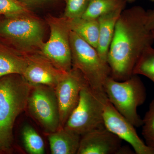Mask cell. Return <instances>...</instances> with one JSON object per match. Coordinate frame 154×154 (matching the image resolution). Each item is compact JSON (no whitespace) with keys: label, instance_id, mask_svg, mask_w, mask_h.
Masks as SVG:
<instances>
[{"label":"cell","instance_id":"1","mask_svg":"<svg viewBox=\"0 0 154 154\" xmlns=\"http://www.w3.org/2000/svg\"><path fill=\"white\" fill-rule=\"evenodd\" d=\"M146 15L142 7L134 6L123 10L117 20L107 57L110 76L116 81L132 76L139 58L153 43L152 31L147 28Z\"/></svg>","mask_w":154,"mask_h":154},{"label":"cell","instance_id":"2","mask_svg":"<svg viewBox=\"0 0 154 154\" xmlns=\"http://www.w3.org/2000/svg\"><path fill=\"white\" fill-rule=\"evenodd\" d=\"M31 88L22 75L0 77V142L5 151L13 143L14 123L27 107Z\"/></svg>","mask_w":154,"mask_h":154},{"label":"cell","instance_id":"3","mask_svg":"<svg viewBox=\"0 0 154 154\" xmlns=\"http://www.w3.org/2000/svg\"><path fill=\"white\" fill-rule=\"evenodd\" d=\"M44 22L33 13L0 19V41L26 55L39 52L44 43Z\"/></svg>","mask_w":154,"mask_h":154},{"label":"cell","instance_id":"4","mask_svg":"<svg viewBox=\"0 0 154 154\" xmlns=\"http://www.w3.org/2000/svg\"><path fill=\"white\" fill-rule=\"evenodd\" d=\"M103 88L107 99L122 115L135 127L142 125L143 119L138 114L137 109L145 102L146 92L137 75H133L123 81L109 77Z\"/></svg>","mask_w":154,"mask_h":154},{"label":"cell","instance_id":"5","mask_svg":"<svg viewBox=\"0 0 154 154\" xmlns=\"http://www.w3.org/2000/svg\"><path fill=\"white\" fill-rule=\"evenodd\" d=\"M70 42L72 68L82 72L94 91L105 92L104 84L111 74L108 64L102 60L96 48L72 31L70 34Z\"/></svg>","mask_w":154,"mask_h":154},{"label":"cell","instance_id":"6","mask_svg":"<svg viewBox=\"0 0 154 154\" xmlns=\"http://www.w3.org/2000/svg\"><path fill=\"white\" fill-rule=\"evenodd\" d=\"M105 92L94 91L87 84L80 94L79 103L63 128L80 135L105 127L103 119Z\"/></svg>","mask_w":154,"mask_h":154},{"label":"cell","instance_id":"7","mask_svg":"<svg viewBox=\"0 0 154 154\" xmlns=\"http://www.w3.org/2000/svg\"><path fill=\"white\" fill-rule=\"evenodd\" d=\"M45 20L49 26L50 36L48 40L42 44L40 52L57 68L67 72L72 69L70 42L71 30L68 19L48 15Z\"/></svg>","mask_w":154,"mask_h":154},{"label":"cell","instance_id":"8","mask_svg":"<svg viewBox=\"0 0 154 154\" xmlns=\"http://www.w3.org/2000/svg\"><path fill=\"white\" fill-rule=\"evenodd\" d=\"M28 98L29 112L47 134L60 128V116L54 88L43 85L31 86Z\"/></svg>","mask_w":154,"mask_h":154},{"label":"cell","instance_id":"9","mask_svg":"<svg viewBox=\"0 0 154 154\" xmlns=\"http://www.w3.org/2000/svg\"><path fill=\"white\" fill-rule=\"evenodd\" d=\"M87 84L88 83L82 72L72 68L54 88L59 109L60 128H63L76 107L81 91Z\"/></svg>","mask_w":154,"mask_h":154},{"label":"cell","instance_id":"10","mask_svg":"<svg viewBox=\"0 0 154 154\" xmlns=\"http://www.w3.org/2000/svg\"><path fill=\"white\" fill-rule=\"evenodd\" d=\"M103 119L105 128L128 143L136 154H154L153 149L141 139L135 127L116 109L107 97L104 103Z\"/></svg>","mask_w":154,"mask_h":154},{"label":"cell","instance_id":"11","mask_svg":"<svg viewBox=\"0 0 154 154\" xmlns=\"http://www.w3.org/2000/svg\"><path fill=\"white\" fill-rule=\"evenodd\" d=\"M25 56L27 64L22 75L31 86L43 85L54 88L67 73L54 66L40 51Z\"/></svg>","mask_w":154,"mask_h":154},{"label":"cell","instance_id":"12","mask_svg":"<svg viewBox=\"0 0 154 154\" xmlns=\"http://www.w3.org/2000/svg\"><path fill=\"white\" fill-rule=\"evenodd\" d=\"M122 141L105 127L95 129L81 136L77 154H130L122 146Z\"/></svg>","mask_w":154,"mask_h":154},{"label":"cell","instance_id":"13","mask_svg":"<svg viewBox=\"0 0 154 154\" xmlns=\"http://www.w3.org/2000/svg\"><path fill=\"white\" fill-rule=\"evenodd\" d=\"M124 9H119L98 19L99 36L96 50L102 60L107 63V57L117 20ZM108 64V63H107Z\"/></svg>","mask_w":154,"mask_h":154},{"label":"cell","instance_id":"14","mask_svg":"<svg viewBox=\"0 0 154 154\" xmlns=\"http://www.w3.org/2000/svg\"><path fill=\"white\" fill-rule=\"evenodd\" d=\"M47 135L51 154H77L81 138L80 135L63 128Z\"/></svg>","mask_w":154,"mask_h":154},{"label":"cell","instance_id":"15","mask_svg":"<svg viewBox=\"0 0 154 154\" xmlns=\"http://www.w3.org/2000/svg\"><path fill=\"white\" fill-rule=\"evenodd\" d=\"M26 64L25 55L0 41V77L12 74L22 75Z\"/></svg>","mask_w":154,"mask_h":154},{"label":"cell","instance_id":"16","mask_svg":"<svg viewBox=\"0 0 154 154\" xmlns=\"http://www.w3.org/2000/svg\"><path fill=\"white\" fill-rule=\"evenodd\" d=\"M68 20L71 30L96 48L99 36L98 19H86L82 17Z\"/></svg>","mask_w":154,"mask_h":154},{"label":"cell","instance_id":"17","mask_svg":"<svg viewBox=\"0 0 154 154\" xmlns=\"http://www.w3.org/2000/svg\"><path fill=\"white\" fill-rule=\"evenodd\" d=\"M127 3L126 0H91L82 18L98 19L105 14L118 9H124Z\"/></svg>","mask_w":154,"mask_h":154},{"label":"cell","instance_id":"18","mask_svg":"<svg viewBox=\"0 0 154 154\" xmlns=\"http://www.w3.org/2000/svg\"><path fill=\"white\" fill-rule=\"evenodd\" d=\"M21 136L23 146L28 153H45L44 141L33 127L28 124L24 125L21 131Z\"/></svg>","mask_w":154,"mask_h":154},{"label":"cell","instance_id":"19","mask_svg":"<svg viewBox=\"0 0 154 154\" xmlns=\"http://www.w3.org/2000/svg\"><path fill=\"white\" fill-rule=\"evenodd\" d=\"M133 75H142L154 83V48H146L139 58L133 71Z\"/></svg>","mask_w":154,"mask_h":154},{"label":"cell","instance_id":"20","mask_svg":"<svg viewBox=\"0 0 154 154\" xmlns=\"http://www.w3.org/2000/svg\"><path fill=\"white\" fill-rule=\"evenodd\" d=\"M143 136L145 143L154 150V99L152 101L143 119Z\"/></svg>","mask_w":154,"mask_h":154},{"label":"cell","instance_id":"21","mask_svg":"<svg viewBox=\"0 0 154 154\" xmlns=\"http://www.w3.org/2000/svg\"><path fill=\"white\" fill-rule=\"evenodd\" d=\"M32 13L19 0H0V16L14 17Z\"/></svg>","mask_w":154,"mask_h":154},{"label":"cell","instance_id":"22","mask_svg":"<svg viewBox=\"0 0 154 154\" xmlns=\"http://www.w3.org/2000/svg\"><path fill=\"white\" fill-rule=\"evenodd\" d=\"M91 0H65V7L63 17L68 19L82 18Z\"/></svg>","mask_w":154,"mask_h":154},{"label":"cell","instance_id":"23","mask_svg":"<svg viewBox=\"0 0 154 154\" xmlns=\"http://www.w3.org/2000/svg\"><path fill=\"white\" fill-rule=\"evenodd\" d=\"M22 4L28 9L31 10L33 8H38L51 4L59 2L61 0H19ZM65 1V0H64Z\"/></svg>","mask_w":154,"mask_h":154},{"label":"cell","instance_id":"24","mask_svg":"<svg viewBox=\"0 0 154 154\" xmlns=\"http://www.w3.org/2000/svg\"><path fill=\"white\" fill-rule=\"evenodd\" d=\"M146 26L149 30L154 29V10L147 11Z\"/></svg>","mask_w":154,"mask_h":154},{"label":"cell","instance_id":"25","mask_svg":"<svg viewBox=\"0 0 154 154\" xmlns=\"http://www.w3.org/2000/svg\"><path fill=\"white\" fill-rule=\"evenodd\" d=\"M127 2L132 3L135 2L136 0H126Z\"/></svg>","mask_w":154,"mask_h":154},{"label":"cell","instance_id":"26","mask_svg":"<svg viewBox=\"0 0 154 154\" xmlns=\"http://www.w3.org/2000/svg\"><path fill=\"white\" fill-rule=\"evenodd\" d=\"M4 151V148H3L2 145V144H1V142H0V151Z\"/></svg>","mask_w":154,"mask_h":154},{"label":"cell","instance_id":"27","mask_svg":"<svg viewBox=\"0 0 154 154\" xmlns=\"http://www.w3.org/2000/svg\"><path fill=\"white\" fill-rule=\"evenodd\" d=\"M151 31H152V33L153 36V37L154 38V29H153V30H151Z\"/></svg>","mask_w":154,"mask_h":154},{"label":"cell","instance_id":"28","mask_svg":"<svg viewBox=\"0 0 154 154\" xmlns=\"http://www.w3.org/2000/svg\"><path fill=\"white\" fill-rule=\"evenodd\" d=\"M149 1H151V2H154V0H149Z\"/></svg>","mask_w":154,"mask_h":154}]
</instances>
